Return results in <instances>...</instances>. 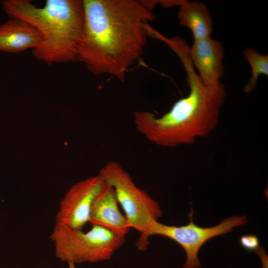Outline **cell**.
Segmentation results:
<instances>
[{"label": "cell", "instance_id": "6da1fadb", "mask_svg": "<svg viewBox=\"0 0 268 268\" xmlns=\"http://www.w3.org/2000/svg\"><path fill=\"white\" fill-rule=\"evenodd\" d=\"M84 26L77 61L96 75L123 81L143 54L148 36L145 25L155 16L145 0H83Z\"/></svg>", "mask_w": 268, "mask_h": 268}, {"label": "cell", "instance_id": "7a4b0ae2", "mask_svg": "<svg viewBox=\"0 0 268 268\" xmlns=\"http://www.w3.org/2000/svg\"><path fill=\"white\" fill-rule=\"evenodd\" d=\"M189 47L183 40L174 42L170 47L185 67L190 87L189 95L176 101L160 117L148 111L134 113L137 131L147 140L161 146L190 144L198 137L209 135L217 126L224 102V86L221 82L214 87L204 84L194 69Z\"/></svg>", "mask_w": 268, "mask_h": 268}, {"label": "cell", "instance_id": "3957f363", "mask_svg": "<svg viewBox=\"0 0 268 268\" xmlns=\"http://www.w3.org/2000/svg\"><path fill=\"white\" fill-rule=\"evenodd\" d=\"M3 10L11 18L23 20L40 33L42 42L32 49L36 59L51 65L77 61L84 26L81 0H47L37 7L29 0H5Z\"/></svg>", "mask_w": 268, "mask_h": 268}, {"label": "cell", "instance_id": "277c9868", "mask_svg": "<svg viewBox=\"0 0 268 268\" xmlns=\"http://www.w3.org/2000/svg\"><path fill=\"white\" fill-rule=\"evenodd\" d=\"M114 190L130 226L139 233L136 242L139 251L147 249L149 233L162 215L159 203L138 188L130 175L116 161H110L99 174Z\"/></svg>", "mask_w": 268, "mask_h": 268}, {"label": "cell", "instance_id": "5b68a950", "mask_svg": "<svg viewBox=\"0 0 268 268\" xmlns=\"http://www.w3.org/2000/svg\"><path fill=\"white\" fill-rule=\"evenodd\" d=\"M50 238L56 257L74 264L109 260L125 242V238L97 225H92L86 232L54 225Z\"/></svg>", "mask_w": 268, "mask_h": 268}, {"label": "cell", "instance_id": "8992f818", "mask_svg": "<svg viewBox=\"0 0 268 268\" xmlns=\"http://www.w3.org/2000/svg\"><path fill=\"white\" fill-rule=\"evenodd\" d=\"M192 209L189 214L188 224L181 226H170L157 222L149 233V236L158 235L168 238L180 245L186 254V261L183 268H201L198 253L202 246L214 237L224 234L233 228L242 226L247 222L245 215L233 216L211 227H201L193 221Z\"/></svg>", "mask_w": 268, "mask_h": 268}, {"label": "cell", "instance_id": "52a82bcc", "mask_svg": "<svg viewBox=\"0 0 268 268\" xmlns=\"http://www.w3.org/2000/svg\"><path fill=\"white\" fill-rule=\"evenodd\" d=\"M104 184L98 174L72 185L60 201L55 225L83 230L89 223L92 206Z\"/></svg>", "mask_w": 268, "mask_h": 268}, {"label": "cell", "instance_id": "ba28073f", "mask_svg": "<svg viewBox=\"0 0 268 268\" xmlns=\"http://www.w3.org/2000/svg\"><path fill=\"white\" fill-rule=\"evenodd\" d=\"M224 49L218 40L211 38L194 41L188 49L190 59L205 85L216 86L223 75Z\"/></svg>", "mask_w": 268, "mask_h": 268}, {"label": "cell", "instance_id": "9c48e42d", "mask_svg": "<svg viewBox=\"0 0 268 268\" xmlns=\"http://www.w3.org/2000/svg\"><path fill=\"white\" fill-rule=\"evenodd\" d=\"M119 204L114 190L104 182L92 206L89 223L125 238L131 227L125 215L121 212Z\"/></svg>", "mask_w": 268, "mask_h": 268}, {"label": "cell", "instance_id": "30bf717a", "mask_svg": "<svg viewBox=\"0 0 268 268\" xmlns=\"http://www.w3.org/2000/svg\"><path fill=\"white\" fill-rule=\"evenodd\" d=\"M42 40L38 30L23 20L11 18L0 25V51L21 52L38 46Z\"/></svg>", "mask_w": 268, "mask_h": 268}, {"label": "cell", "instance_id": "8fae6325", "mask_svg": "<svg viewBox=\"0 0 268 268\" xmlns=\"http://www.w3.org/2000/svg\"><path fill=\"white\" fill-rule=\"evenodd\" d=\"M180 6L178 13L179 24L191 30L194 41L211 38L212 20L206 5L201 2L184 0Z\"/></svg>", "mask_w": 268, "mask_h": 268}, {"label": "cell", "instance_id": "7c38bea8", "mask_svg": "<svg viewBox=\"0 0 268 268\" xmlns=\"http://www.w3.org/2000/svg\"><path fill=\"white\" fill-rule=\"evenodd\" d=\"M243 54L252 69L251 77L244 87L245 92L249 93L255 90L260 75H268V55H262L250 48L245 49Z\"/></svg>", "mask_w": 268, "mask_h": 268}, {"label": "cell", "instance_id": "4fadbf2b", "mask_svg": "<svg viewBox=\"0 0 268 268\" xmlns=\"http://www.w3.org/2000/svg\"><path fill=\"white\" fill-rule=\"evenodd\" d=\"M241 246L248 251H256L260 247V241L258 237L253 234L242 236L240 239Z\"/></svg>", "mask_w": 268, "mask_h": 268}, {"label": "cell", "instance_id": "5bb4252c", "mask_svg": "<svg viewBox=\"0 0 268 268\" xmlns=\"http://www.w3.org/2000/svg\"><path fill=\"white\" fill-rule=\"evenodd\" d=\"M68 268H76L75 267V264L72 263H68Z\"/></svg>", "mask_w": 268, "mask_h": 268}]
</instances>
